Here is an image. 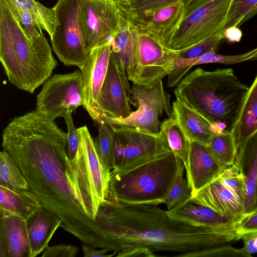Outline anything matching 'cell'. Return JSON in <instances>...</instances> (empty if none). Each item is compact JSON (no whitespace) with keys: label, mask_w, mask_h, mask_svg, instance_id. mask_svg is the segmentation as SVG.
<instances>
[{"label":"cell","mask_w":257,"mask_h":257,"mask_svg":"<svg viewBox=\"0 0 257 257\" xmlns=\"http://www.w3.org/2000/svg\"><path fill=\"white\" fill-rule=\"evenodd\" d=\"M67 133L34 110L15 117L2 134L3 150L20 167L29 190L84 244L104 248L105 232L95 220L101 201L90 181L69 159Z\"/></svg>","instance_id":"cell-1"},{"label":"cell","mask_w":257,"mask_h":257,"mask_svg":"<svg viewBox=\"0 0 257 257\" xmlns=\"http://www.w3.org/2000/svg\"><path fill=\"white\" fill-rule=\"evenodd\" d=\"M95 220L105 232L107 248L116 254L144 247L154 253L175 252L176 257H225L228 245L241 237L237 227L194 225L154 204L107 199L101 202Z\"/></svg>","instance_id":"cell-2"},{"label":"cell","mask_w":257,"mask_h":257,"mask_svg":"<svg viewBox=\"0 0 257 257\" xmlns=\"http://www.w3.org/2000/svg\"><path fill=\"white\" fill-rule=\"evenodd\" d=\"M0 60L10 82L31 94L57 65L44 34L30 39L8 0H0Z\"/></svg>","instance_id":"cell-3"},{"label":"cell","mask_w":257,"mask_h":257,"mask_svg":"<svg viewBox=\"0 0 257 257\" xmlns=\"http://www.w3.org/2000/svg\"><path fill=\"white\" fill-rule=\"evenodd\" d=\"M248 89L231 68L210 71L197 68L181 79L174 92L213 128L222 124L230 131Z\"/></svg>","instance_id":"cell-4"},{"label":"cell","mask_w":257,"mask_h":257,"mask_svg":"<svg viewBox=\"0 0 257 257\" xmlns=\"http://www.w3.org/2000/svg\"><path fill=\"white\" fill-rule=\"evenodd\" d=\"M184 170L182 161L172 151L124 172L112 170L108 199L125 204H165Z\"/></svg>","instance_id":"cell-5"},{"label":"cell","mask_w":257,"mask_h":257,"mask_svg":"<svg viewBox=\"0 0 257 257\" xmlns=\"http://www.w3.org/2000/svg\"><path fill=\"white\" fill-rule=\"evenodd\" d=\"M230 2L231 0H197L185 7L168 45L179 50L209 37L222 34Z\"/></svg>","instance_id":"cell-6"},{"label":"cell","mask_w":257,"mask_h":257,"mask_svg":"<svg viewBox=\"0 0 257 257\" xmlns=\"http://www.w3.org/2000/svg\"><path fill=\"white\" fill-rule=\"evenodd\" d=\"M139 37L135 59L126 70L134 85L152 87L173 70L179 50L171 48L161 37L137 25Z\"/></svg>","instance_id":"cell-7"},{"label":"cell","mask_w":257,"mask_h":257,"mask_svg":"<svg viewBox=\"0 0 257 257\" xmlns=\"http://www.w3.org/2000/svg\"><path fill=\"white\" fill-rule=\"evenodd\" d=\"M110 125L112 132V171L124 172L172 151L161 131L156 135L132 127Z\"/></svg>","instance_id":"cell-8"},{"label":"cell","mask_w":257,"mask_h":257,"mask_svg":"<svg viewBox=\"0 0 257 257\" xmlns=\"http://www.w3.org/2000/svg\"><path fill=\"white\" fill-rule=\"evenodd\" d=\"M79 14L89 52L108 42L124 21L131 20L128 0H79Z\"/></svg>","instance_id":"cell-9"},{"label":"cell","mask_w":257,"mask_h":257,"mask_svg":"<svg viewBox=\"0 0 257 257\" xmlns=\"http://www.w3.org/2000/svg\"><path fill=\"white\" fill-rule=\"evenodd\" d=\"M53 8L58 25L50 37L53 50L64 65L76 66L80 69L90 52L85 48L79 0H58Z\"/></svg>","instance_id":"cell-10"},{"label":"cell","mask_w":257,"mask_h":257,"mask_svg":"<svg viewBox=\"0 0 257 257\" xmlns=\"http://www.w3.org/2000/svg\"><path fill=\"white\" fill-rule=\"evenodd\" d=\"M131 103L137 107L124 118L111 120L108 124L132 127L148 134H160L162 122L159 117L165 111L169 118L174 117L170 95L164 90L162 81L152 87L134 85L131 88Z\"/></svg>","instance_id":"cell-11"},{"label":"cell","mask_w":257,"mask_h":257,"mask_svg":"<svg viewBox=\"0 0 257 257\" xmlns=\"http://www.w3.org/2000/svg\"><path fill=\"white\" fill-rule=\"evenodd\" d=\"M84 88L81 70L55 74L44 85L37 96L36 110L50 119L64 117L83 105Z\"/></svg>","instance_id":"cell-12"},{"label":"cell","mask_w":257,"mask_h":257,"mask_svg":"<svg viewBox=\"0 0 257 257\" xmlns=\"http://www.w3.org/2000/svg\"><path fill=\"white\" fill-rule=\"evenodd\" d=\"M125 69L115 61L110 53L106 75L98 93L96 107L102 120H111L127 117L131 108V87Z\"/></svg>","instance_id":"cell-13"},{"label":"cell","mask_w":257,"mask_h":257,"mask_svg":"<svg viewBox=\"0 0 257 257\" xmlns=\"http://www.w3.org/2000/svg\"><path fill=\"white\" fill-rule=\"evenodd\" d=\"M111 53L110 41L93 48L80 69L82 72L84 88L83 106L91 118L99 122L101 119L96 107L98 93L107 71Z\"/></svg>","instance_id":"cell-14"},{"label":"cell","mask_w":257,"mask_h":257,"mask_svg":"<svg viewBox=\"0 0 257 257\" xmlns=\"http://www.w3.org/2000/svg\"><path fill=\"white\" fill-rule=\"evenodd\" d=\"M191 198L234 223H239L244 217L243 200L225 186L218 177Z\"/></svg>","instance_id":"cell-15"},{"label":"cell","mask_w":257,"mask_h":257,"mask_svg":"<svg viewBox=\"0 0 257 257\" xmlns=\"http://www.w3.org/2000/svg\"><path fill=\"white\" fill-rule=\"evenodd\" d=\"M224 169L209 153L206 146L190 141L185 171L192 196L218 178Z\"/></svg>","instance_id":"cell-16"},{"label":"cell","mask_w":257,"mask_h":257,"mask_svg":"<svg viewBox=\"0 0 257 257\" xmlns=\"http://www.w3.org/2000/svg\"><path fill=\"white\" fill-rule=\"evenodd\" d=\"M26 220L0 209V257H30Z\"/></svg>","instance_id":"cell-17"},{"label":"cell","mask_w":257,"mask_h":257,"mask_svg":"<svg viewBox=\"0 0 257 257\" xmlns=\"http://www.w3.org/2000/svg\"><path fill=\"white\" fill-rule=\"evenodd\" d=\"M26 225L30 257H35L47 247L55 231L62 227V221L55 213L42 206L26 220Z\"/></svg>","instance_id":"cell-18"},{"label":"cell","mask_w":257,"mask_h":257,"mask_svg":"<svg viewBox=\"0 0 257 257\" xmlns=\"http://www.w3.org/2000/svg\"><path fill=\"white\" fill-rule=\"evenodd\" d=\"M77 132L85 155L94 193L102 202L108 199L111 171L99 156L94 141L86 126L79 127Z\"/></svg>","instance_id":"cell-19"},{"label":"cell","mask_w":257,"mask_h":257,"mask_svg":"<svg viewBox=\"0 0 257 257\" xmlns=\"http://www.w3.org/2000/svg\"><path fill=\"white\" fill-rule=\"evenodd\" d=\"M245 184L244 217L253 210L257 181V131L241 146L235 162Z\"/></svg>","instance_id":"cell-20"},{"label":"cell","mask_w":257,"mask_h":257,"mask_svg":"<svg viewBox=\"0 0 257 257\" xmlns=\"http://www.w3.org/2000/svg\"><path fill=\"white\" fill-rule=\"evenodd\" d=\"M168 215L173 218L196 226L232 227L236 223L224 217L209 207L194 201L191 197L176 207L167 210Z\"/></svg>","instance_id":"cell-21"},{"label":"cell","mask_w":257,"mask_h":257,"mask_svg":"<svg viewBox=\"0 0 257 257\" xmlns=\"http://www.w3.org/2000/svg\"><path fill=\"white\" fill-rule=\"evenodd\" d=\"M174 116L190 140L207 146L215 134L213 126L179 98L172 106Z\"/></svg>","instance_id":"cell-22"},{"label":"cell","mask_w":257,"mask_h":257,"mask_svg":"<svg viewBox=\"0 0 257 257\" xmlns=\"http://www.w3.org/2000/svg\"><path fill=\"white\" fill-rule=\"evenodd\" d=\"M257 131V75L248 90L238 117L230 132L237 154L243 144Z\"/></svg>","instance_id":"cell-23"},{"label":"cell","mask_w":257,"mask_h":257,"mask_svg":"<svg viewBox=\"0 0 257 257\" xmlns=\"http://www.w3.org/2000/svg\"><path fill=\"white\" fill-rule=\"evenodd\" d=\"M139 37L137 25L126 20L111 37V54L116 62L126 70L132 65L137 54Z\"/></svg>","instance_id":"cell-24"},{"label":"cell","mask_w":257,"mask_h":257,"mask_svg":"<svg viewBox=\"0 0 257 257\" xmlns=\"http://www.w3.org/2000/svg\"><path fill=\"white\" fill-rule=\"evenodd\" d=\"M42 205L29 190H12L0 186V209L26 220Z\"/></svg>","instance_id":"cell-25"},{"label":"cell","mask_w":257,"mask_h":257,"mask_svg":"<svg viewBox=\"0 0 257 257\" xmlns=\"http://www.w3.org/2000/svg\"><path fill=\"white\" fill-rule=\"evenodd\" d=\"M185 8L182 2H177L160 10L145 25L141 26L159 36L168 44Z\"/></svg>","instance_id":"cell-26"},{"label":"cell","mask_w":257,"mask_h":257,"mask_svg":"<svg viewBox=\"0 0 257 257\" xmlns=\"http://www.w3.org/2000/svg\"><path fill=\"white\" fill-rule=\"evenodd\" d=\"M161 131L165 134L171 151L187 168L190 141L175 117L162 122Z\"/></svg>","instance_id":"cell-27"},{"label":"cell","mask_w":257,"mask_h":257,"mask_svg":"<svg viewBox=\"0 0 257 257\" xmlns=\"http://www.w3.org/2000/svg\"><path fill=\"white\" fill-rule=\"evenodd\" d=\"M206 147L211 156L223 168L235 163L237 152L233 137L229 131L224 129L216 133Z\"/></svg>","instance_id":"cell-28"},{"label":"cell","mask_w":257,"mask_h":257,"mask_svg":"<svg viewBox=\"0 0 257 257\" xmlns=\"http://www.w3.org/2000/svg\"><path fill=\"white\" fill-rule=\"evenodd\" d=\"M197 0H128L132 21L136 25H145L160 10L181 1L185 7Z\"/></svg>","instance_id":"cell-29"},{"label":"cell","mask_w":257,"mask_h":257,"mask_svg":"<svg viewBox=\"0 0 257 257\" xmlns=\"http://www.w3.org/2000/svg\"><path fill=\"white\" fill-rule=\"evenodd\" d=\"M19 8L29 11L41 34L46 31L51 37L58 25L54 8H48L35 0H12Z\"/></svg>","instance_id":"cell-30"},{"label":"cell","mask_w":257,"mask_h":257,"mask_svg":"<svg viewBox=\"0 0 257 257\" xmlns=\"http://www.w3.org/2000/svg\"><path fill=\"white\" fill-rule=\"evenodd\" d=\"M0 186L12 190H29V185L20 167L6 151L0 153Z\"/></svg>","instance_id":"cell-31"},{"label":"cell","mask_w":257,"mask_h":257,"mask_svg":"<svg viewBox=\"0 0 257 257\" xmlns=\"http://www.w3.org/2000/svg\"><path fill=\"white\" fill-rule=\"evenodd\" d=\"M98 135L94 141L97 152L105 166L112 170V132L111 126L103 120L97 122Z\"/></svg>","instance_id":"cell-32"},{"label":"cell","mask_w":257,"mask_h":257,"mask_svg":"<svg viewBox=\"0 0 257 257\" xmlns=\"http://www.w3.org/2000/svg\"><path fill=\"white\" fill-rule=\"evenodd\" d=\"M257 0H231L223 31L230 27H239L247 21L248 16Z\"/></svg>","instance_id":"cell-33"},{"label":"cell","mask_w":257,"mask_h":257,"mask_svg":"<svg viewBox=\"0 0 257 257\" xmlns=\"http://www.w3.org/2000/svg\"><path fill=\"white\" fill-rule=\"evenodd\" d=\"M257 59V48L241 54L235 55H222L216 54L211 50L195 58V65L221 63L230 64Z\"/></svg>","instance_id":"cell-34"},{"label":"cell","mask_w":257,"mask_h":257,"mask_svg":"<svg viewBox=\"0 0 257 257\" xmlns=\"http://www.w3.org/2000/svg\"><path fill=\"white\" fill-rule=\"evenodd\" d=\"M218 178L225 186L234 192L244 202V178L236 163L225 167Z\"/></svg>","instance_id":"cell-35"},{"label":"cell","mask_w":257,"mask_h":257,"mask_svg":"<svg viewBox=\"0 0 257 257\" xmlns=\"http://www.w3.org/2000/svg\"><path fill=\"white\" fill-rule=\"evenodd\" d=\"M223 39V36L221 34L209 37L190 47L179 50L177 57L184 59H192L211 50L216 51Z\"/></svg>","instance_id":"cell-36"},{"label":"cell","mask_w":257,"mask_h":257,"mask_svg":"<svg viewBox=\"0 0 257 257\" xmlns=\"http://www.w3.org/2000/svg\"><path fill=\"white\" fill-rule=\"evenodd\" d=\"M183 175L181 174L177 178L167 197L165 204L167 210L176 207L192 196L187 180Z\"/></svg>","instance_id":"cell-37"},{"label":"cell","mask_w":257,"mask_h":257,"mask_svg":"<svg viewBox=\"0 0 257 257\" xmlns=\"http://www.w3.org/2000/svg\"><path fill=\"white\" fill-rule=\"evenodd\" d=\"M8 1L11 9L30 39H33L42 35L35 25L32 14L29 11L18 7L12 0Z\"/></svg>","instance_id":"cell-38"},{"label":"cell","mask_w":257,"mask_h":257,"mask_svg":"<svg viewBox=\"0 0 257 257\" xmlns=\"http://www.w3.org/2000/svg\"><path fill=\"white\" fill-rule=\"evenodd\" d=\"M79 248L72 245L61 244L51 246L48 245L43 251L42 257H74Z\"/></svg>","instance_id":"cell-39"},{"label":"cell","mask_w":257,"mask_h":257,"mask_svg":"<svg viewBox=\"0 0 257 257\" xmlns=\"http://www.w3.org/2000/svg\"><path fill=\"white\" fill-rule=\"evenodd\" d=\"M237 231L241 238L247 234L257 233V212L245 216L238 223Z\"/></svg>","instance_id":"cell-40"},{"label":"cell","mask_w":257,"mask_h":257,"mask_svg":"<svg viewBox=\"0 0 257 257\" xmlns=\"http://www.w3.org/2000/svg\"><path fill=\"white\" fill-rule=\"evenodd\" d=\"M241 239L244 243L241 248L246 257L251 256L252 254L257 253V233L244 235Z\"/></svg>","instance_id":"cell-41"},{"label":"cell","mask_w":257,"mask_h":257,"mask_svg":"<svg viewBox=\"0 0 257 257\" xmlns=\"http://www.w3.org/2000/svg\"><path fill=\"white\" fill-rule=\"evenodd\" d=\"M96 247L85 244L82 246V250L84 256L85 257H112L115 256L117 254L116 252L113 251L112 253L108 254L106 253L110 251V249L107 248H102L101 249H96Z\"/></svg>","instance_id":"cell-42"},{"label":"cell","mask_w":257,"mask_h":257,"mask_svg":"<svg viewBox=\"0 0 257 257\" xmlns=\"http://www.w3.org/2000/svg\"><path fill=\"white\" fill-rule=\"evenodd\" d=\"M157 256L147 248L139 247L118 253L117 257H154Z\"/></svg>","instance_id":"cell-43"},{"label":"cell","mask_w":257,"mask_h":257,"mask_svg":"<svg viewBox=\"0 0 257 257\" xmlns=\"http://www.w3.org/2000/svg\"><path fill=\"white\" fill-rule=\"evenodd\" d=\"M223 38L231 42H239L242 37L241 30L236 27H230L223 30Z\"/></svg>","instance_id":"cell-44"},{"label":"cell","mask_w":257,"mask_h":257,"mask_svg":"<svg viewBox=\"0 0 257 257\" xmlns=\"http://www.w3.org/2000/svg\"><path fill=\"white\" fill-rule=\"evenodd\" d=\"M257 14V4L253 8L250 12L249 13L247 21L249 20L252 17L254 16Z\"/></svg>","instance_id":"cell-45"},{"label":"cell","mask_w":257,"mask_h":257,"mask_svg":"<svg viewBox=\"0 0 257 257\" xmlns=\"http://www.w3.org/2000/svg\"><path fill=\"white\" fill-rule=\"evenodd\" d=\"M257 212V181H256V189H255V199H254V208L253 212Z\"/></svg>","instance_id":"cell-46"}]
</instances>
